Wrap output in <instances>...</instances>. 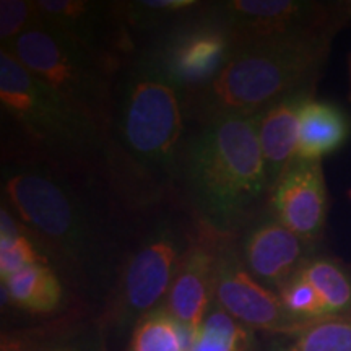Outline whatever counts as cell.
Instances as JSON below:
<instances>
[{
  "label": "cell",
  "instance_id": "44dd1931",
  "mask_svg": "<svg viewBox=\"0 0 351 351\" xmlns=\"http://www.w3.org/2000/svg\"><path fill=\"white\" fill-rule=\"evenodd\" d=\"M249 333L226 311L212 302L191 351H247Z\"/></svg>",
  "mask_w": 351,
  "mask_h": 351
},
{
  "label": "cell",
  "instance_id": "5bb4252c",
  "mask_svg": "<svg viewBox=\"0 0 351 351\" xmlns=\"http://www.w3.org/2000/svg\"><path fill=\"white\" fill-rule=\"evenodd\" d=\"M218 238L219 236L199 226L194 241L181 258L163 304L165 309L187 328L194 341L213 302Z\"/></svg>",
  "mask_w": 351,
  "mask_h": 351
},
{
  "label": "cell",
  "instance_id": "52a82bcc",
  "mask_svg": "<svg viewBox=\"0 0 351 351\" xmlns=\"http://www.w3.org/2000/svg\"><path fill=\"white\" fill-rule=\"evenodd\" d=\"M197 230V223L178 202L145 210L112 295L121 324L142 319L166 300Z\"/></svg>",
  "mask_w": 351,
  "mask_h": 351
},
{
  "label": "cell",
  "instance_id": "ffe728a7",
  "mask_svg": "<svg viewBox=\"0 0 351 351\" xmlns=\"http://www.w3.org/2000/svg\"><path fill=\"white\" fill-rule=\"evenodd\" d=\"M301 271L326 302L328 315L351 309V278L343 267L330 258H307Z\"/></svg>",
  "mask_w": 351,
  "mask_h": 351
},
{
  "label": "cell",
  "instance_id": "d4e9b609",
  "mask_svg": "<svg viewBox=\"0 0 351 351\" xmlns=\"http://www.w3.org/2000/svg\"><path fill=\"white\" fill-rule=\"evenodd\" d=\"M0 351H34V348L28 340L20 339V337L5 335V333H3Z\"/></svg>",
  "mask_w": 351,
  "mask_h": 351
},
{
  "label": "cell",
  "instance_id": "5b68a950",
  "mask_svg": "<svg viewBox=\"0 0 351 351\" xmlns=\"http://www.w3.org/2000/svg\"><path fill=\"white\" fill-rule=\"evenodd\" d=\"M330 41L309 36L236 47L207 86L184 98L189 125L254 117L285 96L314 88Z\"/></svg>",
  "mask_w": 351,
  "mask_h": 351
},
{
  "label": "cell",
  "instance_id": "6da1fadb",
  "mask_svg": "<svg viewBox=\"0 0 351 351\" xmlns=\"http://www.w3.org/2000/svg\"><path fill=\"white\" fill-rule=\"evenodd\" d=\"M2 204L20 219L57 275L116 291L143 212L99 169L2 160Z\"/></svg>",
  "mask_w": 351,
  "mask_h": 351
},
{
  "label": "cell",
  "instance_id": "277c9868",
  "mask_svg": "<svg viewBox=\"0 0 351 351\" xmlns=\"http://www.w3.org/2000/svg\"><path fill=\"white\" fill-rule=\"evenodd\" d=\"M2 160H38L108 174V137L0 49ZM111 181V179H109Z\"/></svg>",
  "mask_w": 351,
  "mask_h": 351
},
{
  "label": "cell",
  "instance_id": "9a60e30c",
  "mask_svg": "<svg viewBox=\"0 0 351 351\" xmlns=\"http://www.w3.org/2000/svg\"><path fill=\"white\" fill-rule=\"evenodd\" d=\"M314 88L285 96L257 116V135L271 191L298 158L301 112Z\"/></svg>",
  "mask_w": 351,
  "mask_h": 351
},
{
  "label": "cell",
  "instance_id": "9c48e42d",
  "mask_svg": "<svg viewBox=\"0 0 351 351\" xmlns=\"http://www.w3.org/2000/svg\"><path fill=\"white\" fill-rule=\"evenodd\" d=\"M210 7L230 32L234 49L254 43L333 36L346 19L345 8L293 0H223Z\"/></svg>",
  "mask_w": 351,
  "mask_h": 351
},
{
  "label": "cell",
  "instance_id": "8992f818",
  "mask_svg": "<svg viewBox=\"0 0 351 351\" xmlns=\"http://www.w3.org/2000/svg\"><path fill=\"white\" fill-rule=\"evenodd\" d=\"M0 49L10 52L34 78L108 137L117 78L125 62L77 46L43 25Z\"/></svg>",
  "mask_w": 351,
  "mask_h": 351
},
{
  "label": "cell",
  "instance_id": "30bf717a",
  "mask_svg": "<svg viewBox=\"0 0 351 351\" xmlns=\"http://www.w3.org/2000/svg\"><path fill=\"white\" fill-rule=\"evenodd\" d=\"M213 302L243 326L258 330L300 335L313 322L289 314L280 296L254 278L241 258L234 236L218 238Z\"/></svg>",
  "mask_w": 351,
  "mask_h": 351
},
{
  "label": "cell",
  "instance_id": "2e32d148",
  "mask_svg": "<svg viewBox=\"0 0 351 351\" xmlns=\"http://www.w3.org/2000/svg\"><path fill=\"white\" fill-rule=\"evenodd\" d=\"M348 137L345 114L330 103L311 98L301 112L298 158L320 161V158L339 150Z\"/></svg>",
  "mask_w": 351,
  "mask_h": 351
},
{
  "label": "cell",
  "instance_id": "484cf974",
  "mask_svg": "<svg viewBox=\"0 0 351 351\" xmlns=\"http://www.w3.org/2000/svg\"><path fill=\"white\" fill-rule=\"evenodd\" d=\"M54 351H72V350H67V348H60V350H54Z\"/></svg>",
  "mask_w": 351,
  "mask_h": 351
},
{
  "label": "cell",
  "instance_id": "7c38bea8",
  "mask_svg": "<svg viewBox=\"0 0 351 351\" xmlns=\"http://www.w3.org/2000/svg\"><path fill=\"white\" fill-rule=\"evenodd\" d=\"M327 205V186L320 161L296 158L271 191L269 212L313 245L326 226Z\"/></svg>",
  "mask_w": 351,
  "mask_h": 351
},
{
  "label": "cell",
  "instance_id": "4316f807",
  "mask_svg": "<svg viewBox=\"0 0 351 351\" xmlns=\"http://www.w3.org/2000/svg\"><path fill=\"white\" fill-rule=\"evenodd\" d=\"M350 72H351V67H350ZM350 77H351V73H350ZM350 99H351V90H350Z\"/></svg>",
  "mask_w": 351,
  "mask_h": 351
},
{
  "label": "cell",
  "instance_id": "d6986e66",
  "mask_svg": "<svg viewBox=\"0 0 351 351\" xmlns=\"http://www.w3.org/2000/svg\"><path fill=\"white\" fill-rule=\"evenodd\" d=\"M0 225V278L5 280L25 267L34 263H47L34 241L25 231L20 219L2 204Z\"/></svg>",
  "mask_w": 351,
  "mask_h": 351
},
{
  "label": "cell",
  "instance_id": "7a4b0ae2",
  "mask_svg": "<svg viewBox=\"0 0 351 351\" xmlns=\"http://www.w3.org/2000/svg\"><path fill=\"white\" fill-rule=\"evenodd\" d=\"M189 122L184 95L150 52L122 67L108 134V178L132 208L174 202Z\"/></svg>",
  "mask_w": 351,
  "mask_h": 351
},
{
  "label": "cell",
  "instance_id": "ac0fdd59",
  "mask_svg": "<svg viewBox=\"0 0 351 351\" xmlns=\"http://www.w3.org/2000/svg\"><path fill=\"white\" fill-rule=\"evenodd\" d=\"M194 339L165 307H156L135 324L129 351H191Z\"/></svg>",
  "mask_w": 351,
  "mask_h": 351
},
{
  "label": "cell",
  "instance_id": "7402d4cb",
  "mask_svg": "<svg viewBox=\"0 0 351 351\" xmlns=\"http://www.w3.org/2000/svg\"><path fill=\"white\" fill-rule=\"evenodd\" d=\"M289 351H351V317L337 314L313 320Z\"/></svg>",
  "mask_w": 351,
  "mask_h": 351
},
{
  "label": "cell",
  "instance_id": "8fae6325",
  "mask_svg": "<svg viewBox=\"0 0 351 351\" xmlns=\"http://www.w3.org/2000/svg\"><path fill=\"white\" fill-rule=\"evenodd\" d=\"M34 3L41 25L77 46L121 62H127L138 51L122 2L34 0Z\"/></svg>",
  "mask_w": 351,
  "mask_h": 351
},
{
  "label": "cell",
  "instance_id": "cb8c5ba5",
  "mask_svg": "<svg viewBox=\"0 0 351 351\" xmlns=\"http://www.w3.org/2000/svg\"><path fill=\"white\" fill-rule=\"evenodd\" d=\"M41 25L34 0L0 2V46L7 47L26 32Z\"/></svg>",
  "mask_w": 351,
  "mask_h": 351
},
{
  "label": "cell",
  "instance_id": "e0dca14e",
  "mask_svg": "<svg viewBox=\"0 0 351 351\" xmlns=\"http://www.w3.org/2000/svg\"><path fill=\"white\" fill-rule=\"evenodd\" d=\"M2 293L20 309L47 314L62 301V283L51 265L34 263L2 280Z\"/></svg>",
  "mask_w": 351,
  "mask_h": 351
},
{
  "label": "cell",
  "instance_id": "4fadbf2b",
  "mask_svg": "<svg viewBox=\"0 0 351 351\" xmlns=\"http://www.w3.org/2000/svg\"><path fill=\"white\" fill-rule=\"evenodd\" d=\"M245 269L263 287L278 293L280 288L304 265L311 245L271 217L258 218L238 238Z\"/></svg>",
  "mask_w": 351,
  "mask_h": 351
},
{
  "label": "cell",
  "instance_id": "603a6c76",
  "mask_svg": "<svg viewBox=\"0 0 351 351\" xmlns=\"http://www.w3.org/2000/svg\"><path fill=\"white\" fill-rule=\"evenodd\" d=\"M289 314L304 320H317L327 317V307L313 285L307 282L300 269L276 293Z\"/></svg>",
  "mask_w": 351,
  "mask_h": 351
},
{
  "label": "cell",
  "instance_id": "3957f363",
  "mask_svg": "<svg viewBox=\"0 0 351 351\" xmlns=\"http://www.w3.org/2000/svg\"><path fill=\"white\" fill-rule=\"evenodd\" d=\"M257 116L187 129L174 202L197 225L217 236L239 238L269 213L271 189L258 143Z\"/></svg>",
  "mask_w": 351,
  "mask_h": 351
},
{
  "label": "cell",
  "instance_id": "ba28073f",
  "mask_svg": "<svg viewBox=\"0 0 351 351\" xmlns=\"http://www.w3.org/2000/svg\"><path fill=\"white\" fill-rule=\"evenodd\" d=\"M140 49L155 57L186 98L218 75L234 52V41L210 2H200L152 36Z\"/></svg>",
  "mask_w": 351,
  "mask_h": 351
}]
</instances>
